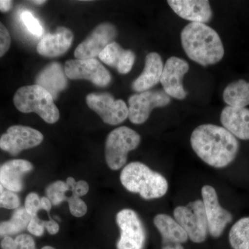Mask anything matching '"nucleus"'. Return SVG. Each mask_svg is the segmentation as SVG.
Instances as JSON below:
<instances>
[{"mask_svg": "<svg viewBox=\"0 0 249 249\" xmlns=\"http://www.w3.org/2000/svg\"><path fill=\"white\" fill-rule=\"evenodd\" d=\"M163 67V60L160 54L156 52L147 54L143 71L132 83V89L138 93L151 89L160 82Z\"/></svg>", "mask_w": 249, "mask_h": 249, "instance_id": "obj_20", "label": "nucleus"}, {"mask_svg": "<svg viewBox=\"0 0 249 249\" xmlns=\"http://www.w3.org/2000/svg\"><path fill=\"white\" fill-rule=\"evenodd\" d=\"M229 242L233 249H249V217L242 218L232 226Z\"/></svg>", "mask_w": 249, "mask_h": 249, "instance_id": "obj_26", "label": "nucleus"}, {"mask_svg": "<svg viewBox=\"0 0 249 249\" xmlns=\"http://www.w3.org/2000/svg\"><path fill=\"white\" fill-rule=\"evenodd\" d=\"M116 223L121 230L117 249H143L146 233L138 214L133 210H121L116 214Z\"/></svg>", "mask_w": 249, "mask_h": 249, "instance_id": "obj_7", "label": "nucleus"}, {"mask_svg": "<svg viewBox=\"0 0 249 249\" xmlns=\"http://www.w3.org/2000/svg\"><path fill=\"white\" fill-rule=\"evenodd\" d=\"M24 209L31 217L37 216L39 211L42 210L41 198L35 193L28 195L25 199Z\"/></svg>", "mask_w": 249, "mask_h": 249, "instance_id": "obj_30", "label": "nucleus"}, {"mask_svg": "<svg viewBox=\"0 0 249 249\" xmlns=\"http://www.w3.org/2000/svg\"><path fill=\"white\" fill-rule=\"evenodd\" d=\"M20 204L19 196L6 189L0 183V208L6 209H17Z\"/></svg>", "mask_w": 249, "mask_h": 249, "instance_id": "obj_28", "label": "nucleus"}, {"mask_svg": "<svg viewBox=\"0 0 249 249\" xmlns=\"http://www.w3.org/2000/svg\"><path fill=\"white\" fill-rule=\"evenodd\" d=\"M174 217L195 243H202L209 232L207 218L203 201H192L185 206H178L174 211Z\"/></svg>", "mask_w": 249, "mask_h": 249, "instance_id": "obj_6", "label": "nucleus"}, {"mask_svg": "<svg viewBox=\"0 0 249 249\" xmlns=\"http://www.w3.org/2000/svg\"><path fill=\"white\" fill-rule=\"evenodd\" d=\"M44 137L37 129L24 125H13L0 138V148L12 156L40 145Z\"/></svg>", "mask_w": 249, "mask_h": 249, "instance_id": "obj_11", "label": "nucleus"}, {"mask_svg": "<svg viewBox=\"0 0 249 249\" xmlns=\"http://www.w3.org/2000/svg\"><path fill=\"white\" fill-rule=\"evenodd\" d=\"M188 70L189 65L183 59L170 57L165 62L160 82L163 91L170 97L178 100L186 98L187 91L183 88L182 79Z\"/></svg>", "mask_w": 249, "mask_h": 249, "instance_id": "obj_14", "label": "nucleus"}, {"mask_svg": "<svg viewBox=\"0 0 249 249\" xmlns=\"http://www.w3.org/2000/svg\"><path fill=\"white\" fill-rule=\"evenodd\" d=\"M36 85L42 87L51 93L54 99L58 93L67 88V79L65 70L58 62H53L39 73Z\"/></svg>", "mask_w": 249, "mask_h": 249, "instance_id": "obj_22", "label": "nucleus"}, {"mask_svg": "<svg viewBox=\"0 0 249 249\" xmlns=\"http://www.w3.org/2000/svg\"><path fill=\"white\" fill-rule=\"evenodd\" d=\"M41 203H42V210L47 211L49 219H52V218L50 216V211L51 209H52V204L50 200H49L47 196H43V197L41 198Z\"/></svg>", "mask_w": 249, "mask_h": 249, "instance_id": "obj_35", "label": "nucleus"}, {"mask_svg": "<svg viewBox=\"0 0 249 249\" xmlns=\"http://www.w3.org/2000/svg\"><path fill=\"white\" fill-rule=\"evenodd\" d=\"M86 102L105 124L116 125L128 117V107L124 101L114 99L110 93H89L87 96Z\"/></svg>", "mask_w": 249, "mask_h": 249, "instance_id": "obj_9", "label": "nucleus"}, {"mask_svg": "<svg viewBox=\"0 0 249 249\" xmlns=\"http://www.w3.org/2000/svg\"><path fill=\"white\" fill-rule=\"evenodd\" d=\"M31 217L24 208L16 209L9 221L0 222V237H4L22 231L27 228Z\"/></svg>", "mask_w": 249, "mask_h": 249, "instance_id": "obj_25", "label": "nucleus"}, {"mask_svg": "<svg viewBox=\"0 0 249 249\" xmlns=\"http://www.w3.org/2000/svg\"><path fill=\"white\" fill-rule=\"evenodd\" d=\"M98 58L106 65L115 68L121 74H127L132 70L136 55L131 50H124L117 42L107 45L98 55Z\"/></svg>", "mask_w": 249, "mask_h": 249, "instance_id": "obj_21", "label": "nucleus"}, {"mask_svg": "<svg viewBox=\"0 0 249 249\" xmlns=\"http://www.w3.org/2000/svg\"><path fill=\"white\" fill-rule=\"evenodd\" d=\"M14 103L18 110L27 114L35 112L47 124H55L60 118L53 96L39 85H28L18 89Z\"/></svg>", "mask_w": 249, "mask_h": 249, "instance_id": "obj_4", "label": "nucleus"}, {"mask_svg": "<svg viewBox=\"0 0 249 249\" xmlns=\"http://www.w3.org/2000/svg\"><path fill=\"white\" fill-rule=\"evenodd\" d=\"M73 178L70 177L67 178L65 182L57 181L51 183L46 188V194L53 206H58L63 201H67L72 215L76 217H81L88 212V206L85 201L77 196L75 191L71 196H67V192L71 188Z\"/></svg>", "mask_w": 249, "mask_h": 249, "instance_id": "obj_15", "label": "nucleus"}, {"mask_svg": "<svg viewBox=\"0 0 249 249\" xmlns=\"http://www.w3.org/2000/svg\"><path fill=\"white\" fill-rule=\"evenodd\" d=\"M21 19L28 30L33 35L40 37L43 34V27L38 19L29 11H24L21 14Z\"/></svg>", "mask_w": 249, "mask_h": 249, "instance_id": "obj_29", "label": "nucleus"}, {"mask_svg": "<svg viewBox=\"0 0 249 249\" xmlns=\"http://www.w3.org/2000/svg\"><path fill=\"white\" fill-rule=\"evenodd\" d=\"M220 121L234 137L249 140V109L227 106L221 113Z\"/></svg>", "mask_w": 249, "mask_h": 249, "instance_id": "obj_19", "label": "nucleus"}, {"mask_svg": "<svg viewBox=\"0 0 249 249\" xmlns=\"http://www.w3.org/2000/svg\"><path fill=\"white\" fill-rule=\"evenodd\" d=\"M191 144L201 160L216 168H225L232 163L239 150L236 137L224 127L213 124H201L195 129Z\"/></svg>", "mask_w": 249, "mask_h": 249, "instance_id": "obj_1", "label": "nucleus"}, {"mask_svg": "<svg viewBox=\"0 0 249 249\" xmlns=\"http://www.w3.org/2000/svg\"><path fill=\"white\" fill-rule=\"evenodd\" d=\"M89 188V185L86 181L80 180L77 181L75 185L74 191L76 192L77 196L80 197V196H85L88 193Z\"/></svg>", "mask_w": 249, "mask_h": 249, "instance_id": "obj_33", "label": "nucleus"}, {"mask_svg": "<svg viewBox=\"0 0 249 249\" xmlns=\"http://www.w3.org/2000/svg\"><path fill=\"white\" fill-rule=\"evenodd\" d=\"M168 3L175 14L191 22L206 24L212 18V9L207 0H169Z\"/></svg>", "mask_w": 249, "mask_h": 249, "instance_id": "obj_16", "label": "nucleus"}, {"mask_svg": "<svg viewBox=\"0 0 249 249\" xmlns=\"http://www.w3.org/2000/svg\"><path fill=\"white\" fill-rule=\"evenodd\" d=\"M121 182L131 193H138L144 199H158L166 194V178L144 163L132 162L121 171Z\"/></svg>", "mask_w": 249, "mask_h": 249, "instance_id": "obj_3", "label": "nucleus"}, {"mask_svg": "<svg viewBox=\"0 0 249 249\" xmlns=\"http://www.w3.org/2000/svg\"><path fill=\"white\" fill-rule=\"evenodd\" d=\"M117 36V30L114 24L102 23L77 47L74 52L76 59H92L98 57L104 49L114 42Z\"/></svg>", "mask_w": 249, "mask_h": 249, "instance_id": "obj_12", "label": "nucleus"}, {"mask_svg": "<svg viewBox=\"0 0 249 249\" xmlns=\"http://www.w3.org/2000/svg\"><path fill=\"white\" fill-rule=\"evenodd\" d=\"M44 225L51 235H55L58 233L59 229H60L58 223L53 219H49L48 221H44Z\"/></svg>", "mask_w": 249, "mask_h": 249, "instance_id": "obj_34", "label": "nucleus"}, {"mask_svg": "<svg viewBox=\"0 0 249 249\" xmlns=\"http://www.w3.org/2000/svg\"><path fill=\"white\" fill-rule=\"evenodd\" d=\"M33 169L34 166L29 160H9L0 168V183L10 191L20 192L24 186L23 178Z\"/></svg>", "mask_w": 249, "mask_h": 249, "instance_id": "obj_18", "label": "nucleus"}, {"mask_svg": "<svg viewBox=\"0 0 249 249\" xmlns=\"http://www.w3.org/2000/svg\"><path fill=\"white\" fill-rule=\"evenodd\" d=\"M65 72L70 79L89 80L101 88L107 87L111 81L110 72L96 58L67 60Z\"/></svg>", "mask_w": 249, "mask_h": 249, "instance_id": "obj_10", "label": "nucleus"}, {"mask_svg": "<svg viewBox=\"0 0 249 249\" xmlns=\"http://www.w3.org/2000/svg\"><path fill=\"white\" fill-rule=\"evenodd\" d=\"M41 249H55L53 248L52 247H49V246H46V247H44L43 248Z\"/></svg>", "mask_w": 249, "mask_h": 249, "instance_id": "obj_39", "label": "nucleus"}, {"mask_svg": "<svg viewBox=\"0 0 249 249\" xmlns=\"http://www.w3.org/2000/svg\"><path fill=\"white\" fill-rule=\"evenodd\" d=\"M33 3L36 4H45L46 1H43V0H41V1H33Z\"/></svg>", "mask_w": 249, "mask_h": 249, "instance_id": "obj_38", "label": "nucleus"}, {"mask_svg": "<svg viewBox=\"0 0 249 249\" xmlns=\"http://www.w3.org/2000/svg\"><path fill=\"white\" fill-rule=\"evenodd\" d=\"M181 45L187 56L206 67L220 62L224 48L219 34L201 23H190L181 33Z\"/></svg>", "mask_w": 249, "mask_h": 249, "instance_id": "obj_2", "label": "nucleus"}, {"mask_svg": "<svg viewBox=\"0 0 249 249\" xmlns=\"http://www.w3.org/2000/svg\"><path fill=\"white\" fill-rule=\"evenodd\" d=\"M141 142L136 131L121 126L108 134L106 142V160L110 169L118 170L125 164L129 152L135 150Z\"/></svg>", "mask_w": 249, "mask_h": 249, "instance_id": "obj_5", "label": "nucleus"}, {"mask_svg": "<svg viewBox=\"0 0 249 249\" xmlns=\"http://www.w3.org/2000/svg\"><path fill=\"white\" fill-rule=\"evenodd\" d=\"M13 1L9 0H0V11L8 12L12 7Z\"/></svg>", "mask_w": 249, "mask_h": 249, "instance_id": "obj_36", "label": "nucleus"}, {"mask_svg": "<svg viewBox=\"0 0 249 249\" xmlns=\"http://www.w3.org/2000/svg\"><path fill=\"white\" fill-rule=\"evenodd\" d=\"M170 101L163 90H148L132 95L128 100L129 121L136 124H144L155 108L165 107Z\"/></svg>", "mask_w": 249, "mask_h": 249, "instance_id": "obj_8", "label": "nucleus"}, {"mask_svg": "<svg viewBox=\"0 0 249 249\" xmlns=\"http://www.w3.org/2000/svg\"><path fill=\"white\" fill-rule=\"evenodd\" d=\"M44 221L40 219L37 216L31 217L30 222L27 227V230L32 235L40 237L45 232Z\"/></svg>", "mask_w": 249, "mask_h": 249, "instance_id": "obj_32", "label": "nucleus"}, {"mask_svg": "<svg viewBox=\"0 0 249 249\" xmlns=\"http://www.w3.org/2000/svg\"><path fill=\"white\" fill-rule=\"evenodd\" d=\"M223 99L231 107H245L249 106V82L245 80L232 82L224 89Z\"/></svg>", "mask_w": 249, "mask_h": 249, "instance_id": "obj_24", "label": "nucleus"}, {"mask_svg": "<svg viewBox=\"0 0 249 249\" xmlns=\"http://www.w3.org/2000/svg\"><path fill=\"white\" fill-rule=\"evenodd\" d=\"M154 224L162 237V245L185 243L188 235L175 219L165 214H159L154 219Z\"/></svg>", "mask_w": 249, "mask_h": 249, "instance_id": "obj_23", "label": "nucleus"}, {"mask_svg": "<svg viewBox=\"0 0 249 249\" xmlns=\"http://www.w3.org/2000/svg\"><path fill=\"white\" fill-rule=\"evenodd\" d=\"M203 204L209 225V232L218 238L224 232L228 224L231 222V213L219 204L217 192L213 186H204L201 189Z\"/></svg>", "mask_w": 249, "mask_h": 249, "instance_id": "obj_13", "label": "nucleus"}, {"mask_svg": "<svg viewBox=\"0 0 249 249\" xmlns=\"http://www.w3.org/2000/svg\"><path fill=\"white\" fill-rule=\"evenodd\" d=\"M11 36L8 29L0 22V58L4 56L11 46Z\"/></svg>", "mask_w": 249, "mask_h": 249, "instance_id": "obj_31", "label": "nucleus"}, {"mask_svg": "<svg viewBox=\"0 0 249 249\" xmlns=\"http://www.w3.org/2000/svg\"><path fill=\"white\" fill-rule=\"evenodd\" d=\"M162 249H184L181 244H165L162 245Z\"/></svg>", "mask_w": 249, "mask_h": 249, "instance_id": "obj_37", "label": "nucleus"}, {"mask_svg": "<svg viewBox=\"0 0 249 249\" xmlns=\"http://www.w3.org/2000/svg\"><path fill=\"white\" fill-rule=\"evenodd\" d=\"M0 245L1 249H36L34 239L27 234L18 235L15 240L10 236H6Z\"/></svg>", "mask_w": 249, "mask_h": 249, "instance_id": "obj_27", "label": "nucleus"}, {"mask_svg": "<svg viewBox=\"0 0 249 249\" xmlns=\"http://www.w3.org/2000/svg\"><path fill=\"white\" fill-rule=\"evenodd\" d=\"M73 40V34L66 27L57 28L54 34H47L39 42L37 53L42 56L55 58L66 53Z\"/></svg>", "mask_w": 249, "mask_h": 249, "instance_id": "obj_17", "label": "nucleus"}]
</instances>
